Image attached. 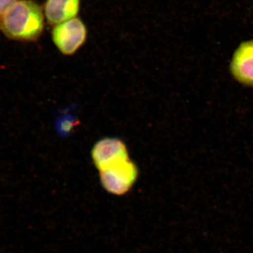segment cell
I'll list each match as a JSON object with an SVG mask.
<instances>
[{
    "mask_svg": "<svg viewBox=\"0 0 253 253\" xmlns=\"http://www.w3.org/2000/svg\"><path fill=\"white\" fill-rule=\"evenodd\" d=\"M16 0H0V17L16 2Z\"/></svg>",
    "mask_w": 253,
    "mask_h": 253,
    "instance_id": "ba28073f",
    "label": "cell"
},
{
    "mask_svg": "<svg viewBox=\"0 0 253 253\" xmlns=\"http://www.w3.org/2000/svg\"><path fill=\"white\" fill-rule=\"evenodd\" d=\"M44 28V14L32 0H18L0 17V31L14 41H37Z\"/></svg>",
    "mask_w": 253,
    "mask_h": 253,
    "instance_id": "6da1fadb",
    "label": "cell"
},
{
    "mask_svg": "<svg viewBox=\"0 0 253 253\" xmlns=\"http://www.w3.org/2000/svg\"><path fill=\"white\" fill-rule=\"evenodd\" d=\"M91 158L99 171L129 158L126 144L118 138H104L91 149Z\"/></svg>",
    "mask_w": 253,
    "mask_h": 253,
    "instance_id": "277c9868",
    "label": "cell"
},
{
    "mask_svg": "<svg viewBox=\"0 0 253 253\" xmlns=\"http://www.w3.org/2000/svg\"><path fill=\"white\" fill-rule=\"evenodd\" d=\"M101 185L109 194L123 196L134 185L139 169L130 158L112 165L99 171Z\"/></svg>",
    "mask_w": 253,
    "mask_h": 253,
    "instance_id": "7a4b0ae2",
    "label": "cell"
},
{
    "mask_svg": "<svg viewBox=\"0 0 253 253\" xmlns=\"http://www.w3.org/2000/svg\"><path fill=\"white\" fill-rule=\"evenodd\" d=\"M81 10V0H46L44 16L51 26L77 17Z\"/></svg>",
    "mask_w": 253,
    "mask_h": 253,
    "instance_id": "8992f818",
    "label": "cell"
},
{
    "mask_svg": "<svg viewBox=\"0 0 253 253\" xmlns=\"http://www.w3.org/2000/svg\"><path fill=\"white\" fill-rule=\"evenodd\" d=\"M61 129L63 132L69 133L72 130L75 126L78 124V122H76L73 118H66V119L61 121Z\"/></svg>",
    "mask_w": 253,
    "mask_h": 253,
    "instance_id": "52a82bcc",
    "label": "cell"
},
{
    "mask_svg": "<svg viewBox=\"0 0 253 253\" xmlns=\"http://www.w3.org/2000/svg\"><path fill=\"white\" fill-rule=\"evenodd\" d=\"M230 72L240 84L253 87V39L241 43L234 51Z\"/></svg>",
    "mask_w": 253,
    "mask_h": 253,
    "instance_id": "5b68a950",
    "label": "cell"
},
{
    "mask_svg": "<svg viewBox=\"0 0 253 253\" xmlns=\"http://www.w3.org/2000/svg\"><path fill=\"white\" fill-rule=\"evenodd\" d=\"M51 36L60 52L72 56L85 43L87 29L81 18L76 17L54 26Z\"/></svg>",
    "mask_w": 253,
    "mask_h": 253,
    "instance_id": "3957f363",
    "label": "cell"
}]
</instances>
